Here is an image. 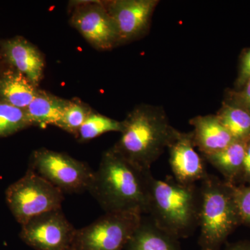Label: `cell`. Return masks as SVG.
I'll list each match as a JSON object with an SVG mask.
<instances>
[{
	"mask_svg": "<svg viewBox=\"0 0 250 250\" xmlns=\"http://www.w3.org/2000/svg\"><path fill=\"white\" fill-rule=\"evenodd\" d=\"M152 174L111 149L104 152L88 191L106 213L138 211L147 214Z\"/></svg>",
	"mask_w": 250,
	"mask_h": 250,
	"instance_id": "obj_1",
	"label": "cell"
},
{
	"mask_svg": "<svg viewBox=\"0 0 250 250\" xmlns=\"http://www.w3.org/2000/svg\"><path fill=\"white\" fill-rule=\"evenodd\" d=\"M123 123L121 138L111 149L145 170H150L177 131L164 108L146 104L133 108Z\"/></svg>",
	"mask_w": 250,
	"mask_h": 250,
	"instance_id": "obj_2",
	"label": "cell"
},
{
	"mask_svg": "<svg viewBox=\"0 0 250 250\" xmlns=\"http://www.w3.org/2000/svg\"><path fill=\"white\" fill-rule=\"evenodd\" d=\"M199 205L200 190L195 184H181L174 178H151L147 214L177 239L191 236L198 227Z\"/></svg>",
	"mask_w": 250,
	"mask_h": 250,
	"instance_id": "obj_3",
	"label": "cell"
},
{
	"mask_svg": "<svg viewBox=\"0 0 250 250\" xmlns=\"http://www.w3.org/2000/svg\"><path fill=\"white\" fill-rule=\"evenodd\" d=\"M233 184L208 175L201 182L199 205V246L201 250H220L228 236L241 225Z\"/></svg>",
	"mask_w": 250,
	"mask_h": 250,
	"instance_id": "obj_4",
	"label": "cell"
},
{
	"mask_svg": "<svg viewBox=\"0 0 250 250\" xmlns=\"http://www.w3.org/2000/svg\"><path fill=\"white\" fill-rule=\"evenodd\" d=\"M58 188L63 194L88 191L95 170L83 161L66 153L46 148L31 154L29 169Z\"/></svg>",
	"mask_w": 250,
	"mask_h": 250,
	"instance_id": "obj_5",
	"label": "cell"
},
{
	"mask_svg": "<svg viewBox=\"0 0 250 250\" xmlns=\"http://www.w3.org/2000/svg\"><path fill=\"white\" fill-rule=\"evenodd\" d=\"M6 198L15 218L22 226L42 213L62 209L64 194L28 170L22 178L8 188Z\"/></svg>",
	"mask_w": 250,
	"mask_h": 250,
	"instance_id": "obj_6",
	"label": "cell"
},
{
	"mask_svg": "<svg viewBox=\"0 0 250 250\" xmlns=\"http://www.w3.org/2000/svg\"><path fill=\"white\" fill-rule=\"evenodd\" d=\"M143 217L138 211L106 213L88 226L77 229L72 248L75 250H125Z\"/></svg>",
	"mask_w": 250,
	"mask_h": 250,
	"instance_id": "obj_7",
	"label": "cell"
},
{
	"mask_svg": "<svg viewBox=\"0 0 250 250\" xmlns=\"http://www.w3.org/2000/svg\"><path fill=\"white\" fill-rule=\"evenodd\" d=\"M73 4L70 24L92 47L107 51L120 45L114 22L104 1H77Z\"/></svg>",
	"mask_w": 250,
	"mask_h": 250,
	"instance_id": "obj_8",
	"label": "cell"
},
{
	"mask_svg": "<svg viewBox=\"0 0 250 250\" xmlns=\"http://www.w3.org/2000/svg\"><path fill=\"white\" fill-rule=\"evenodd\" d=\"M76 232L59 209L42 213L24 224L21 238L36 250H71Z\"/></svg>",
	"mask_w": 250,
	"mask_h": 250,
	"instance_id": "obj_9",
	"label": "cell"
},
{
	"mask_svg": "<svg viewBox=\"0 0 250 250\" xmlns=\"http://www.w3.org/2000/svg\"><path fill=\"white\" fill-rule=\"evenodd\" d=\"M158 0H111L104 1L117 33L119 45L139 40L149 32Z\"/></svg>",
	"mask_w": 250,
	"mask_h": 250,
	"instance_id": "obj_10",
	"label": "cell"
},
{
	"mask_svg": "<svg viewBox=\"0 0 250 250\" xmlns=\"http://www.w3.org/2000/svg\"><path fill=\"white\" fill-rule=\"evenodd\" d=\"M192 132L177 130L167 149L174 178L181 184H195L208 175L203 158L195 150Z\"/></svg>",
	"mask_w": 250,
	"mask_h": 250,
	"instance_id": "obj_11",
	"label": "cell"
},
{
	"mask_svg": "<svg viewBox=\"0 0 250 250\" xmlns=\"http://www.w3.org/2000/svg\"><path fill=\"white\" fill-rule=\"evenodd\" d=\"M1 47L8 62L39 88L45 66V58L39 49L21 36L4 41Z\"/></svg>",
	"mask_w": 250,
	"mask_h": 250,
	"instance_id": "obj_12",
	"label": "cell"
},
{
	"mask_svg": "<svg viewBox=\"0 0 250 250\" xmlns=\"http://www.w3.org/2000/svg\"><path fill=\"white\" fill-rule=\"evenodd\" d=\"M195 147L202 156H208L225 149L234 140L216 115L198 116L189 121Z\"/></svg>",
	"mask_w": 250,
	"mask_h": 250,
	"instance_id": "obj_13",
	"label": "cell"
},
{
	"mask_svg": "<svg viewBox=\"0 0 250 250\" xmlns=\"http://www.w3.org/2000/svg\"><path fill=\"white\" fill-rule=\"evenodd\" d=\"M68 100L39 89L35 98L24 109L31 126L45 128L52 125L58 127Z\"/></svg>",
	"mask_w": 250,
	"mask_h": 250,
	"instance_id": "obj_14",
	"label": "cell"
},
{
	"mask_svg": "<svg viewBox=\"0 0 250 250\" xmlns=\"http://www.w3.org/2000/svg\"><path fill=\"white\" fill-rule=\"evenodd\" d=\"M39 88L16 69L0 75V101L25 109L35 98Z\"/></svg>",
	"mask_w": 250,
	"mask_h": 250,
	"instance_id": "obj_15",
	"label": "cell"
},
{
	"mask_svg": "<svg viewBox=\"0 0 250 250\" xmlns=\"http://www.w3.org/2000/svg\"><path fill=\"white\" fill-rule=\"evenodd\" d=\"M125 250H181L179 240L143 217Z\"/></svg>",
	"mask_w": 250,
	"mask_h": 250,
	"instance_id": "obj_16",
	"label": "cell"
},
{
	"mask_svg": "<svg viewBox=\"0 0 250 250\" xmlns=\"http://www.w3.org/2000/svg\"><path fill=\"white\" fill-rule=\"evenodd\" d=\"M248 140H236L225 149L203 156L204 159L223 174L227 182L235 185L241 174Z\"/></svg>",
	"mask_w": 250,
	"mask_h": 250,
	"instance_id": "obj_17",
	"label": "cell"
},
{
	"mask_svg": "<svg viewBox=\"0 0 250 250\" xmlns=\"http://www.w3.org/2000/svg\"><path fill=\"white\" fill-rule=\"evenodd\" d=\"M234 140L250 137V113L236 104L224 103L216 114Z\"/></svg>",
	"mask_w": 250,
	"mask_h": 250,
	"instance_id": "obj_18",
	"label": "cell"
},
{
	"mask_svg": "<svg viewBox=\"0 0 250 250\" xmlns=\"http://www.w3.org/2000/svg\"><path fill=\"white\" fill-rule=\"evenodd\" d=\"M123 129V121L108 118L93 110L81 126L77 139L80 143L88 142L106 133H121Z\"/></svg>",
	"mask_w": 250,
	"mask_h": 250,
	"instance_id": "obj_19",
	"label": "cell"
},
{
	"mask_svg": "<svg viewBox=\"0 0 250 250\" xmlns=\"http://www.w3.org/2000/svg\"><path fill=\"white\" fill-rule=\"evenodd\" d=\"M92 111L93 109L80 99L69 100L58 127L73 135L77 139L81 126Z\"/></svg>",
	"mask_w": 250,
	"mask_h": 250,
	"instance_id": "obj_20",
	"label": "cell"
},
{
	"mask_svg": "<svg viewBox=\"0 0 250 250\" xmlns=\"http://www.w3.org/2000/svg\"><path fill=\"white\" fill-rule=\"evenodd\" d=\"M30 126L25 110L0 101V138L6 137Z\"/></svg>",
	"mask_w": 250,
	"mask_h": 250,
	"instance_id": "obj_21",
	"label": "cell"
},
{
	"mask_svg": "<svg viewBox=\"0 0 250 250\" xmlns=\"http://www.w3.org/2000/svg\"><path fill=\"white\" fill-rule=\"evenodd\" d=\"M233 197L241 225L250 228V184L233 186Z\"/></svg>",
	"mask_w": 250,
	"mask_h": 250,
	"instance_id": "obj_22",
	"label": "cell"
},
{
	"mask_svg": "<svg viewBox=\"0 0 250 250\" xmlns=\"http://www.w3.org/2000/svg\"><path fill=\"white\" fill-rule=\"evenodd\" d=\"M232 99L231 103L244 108L250 113V79L247 81L240 91L233 93Z\"/></svg>",
	"mask_w": 250,
	"mask_h": 250,
	"instance_id": "obj_23",
	"label": "cell"
},
{
	"mask_svg": "<svg viewBox=\"0 0 250 250\" xmlns=\"http://www.w3.org/2000/svg\"><path fill=\"white\" fill-rule=\"evenodd\" d=\"M250 79V49L246 51L242 57L239 74L236 80V85L241 88Z\"/></svg>",
	"mask_w": 250,
	"mask_h": 250,
	"instance_id": "obj_24",
	"label": "cell"
},
{
	"mask_svg": "<svg viewBox=\"0 0 250 250\" xmlns=\"http://www.w3.org/2000/svg\"><path fill=\"white\" fill-rule=\"evenodd\" d=\"M238 180L250 184V137L247 141L246 154Z\"/></svg>",
	"mask_w": 250,
	"mask_h": 250,
	"instance_id": "obj_25",
	"label": "cell"
},
{
	"mask_svg": "<svg viewBox=\"0 0 250 250\" xmlns=\"http://www.w3.org/2000/svg\"><path fill=\"white\" fill-rule=\"evenodd\" d=\"M225 250H250V242L240 241L229 245Z\"/></svg>",
	"mask_w": 250,
	"mask_h": 250,
	"instance_id": "obj_26",
	"label": "cell"
},
{
	"mask_svg": "<svg viewBox=\"0 0 250 250\" xmlns=\"http://www.w3.org/2000/svg\"><path fill=\"white\" fill-rule=\"evenodd\" d=\"M71 250H75L73 248H72Z\"/></svg>",
	"mask_w": 250,
	"mask_h": 250,
	"instance_id": "obj_27",
	"label": "cell"
}]
</instances>
